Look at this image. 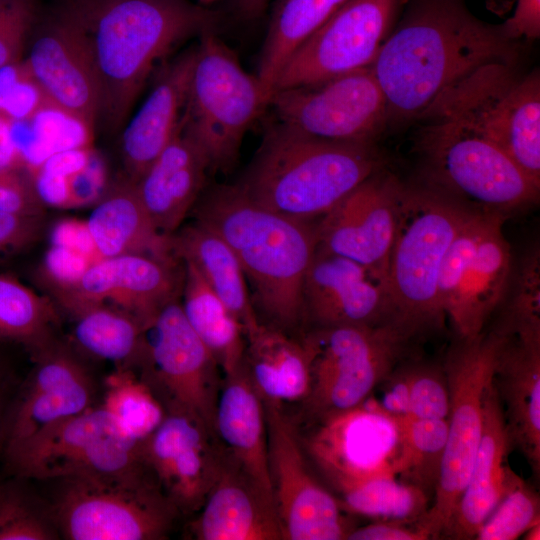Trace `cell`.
Masks as SVG:
<instances>
[{
    "label": "cell",
    "mask_w": 540,
    "mask_h": 540,
    "mask_svg": "<svg viewBox=\"0 0 540 540\" xmlns=\"http://www.w3.org/2000/svg\"><path fill=\"white\" fill-rule=\"evenodd\" d=\"M214 432L225 458L274 504L264 402L243 362L223 376Z\"/></svg>",
    "instance_id": "obj_27"
},
{
    "label": "cell",
    "mask_w": 540,
    "mask_h": 540,
    "mask_svg": "<svg viewBox=\"0 0 540 540\" xmlns=\"http://www.w3.org/2000/svg\"><path fill=\"white\" fill-rule=\"evenodd\" d=\"M21 170L0 169V211L41 216L42 204L36 197L29 176Z\"/></svg>",
    "instance_id": "obj_48"
},
{
    "label": "cell",
    "mask_w": 540,
    "mask_h": 540,
    "mask_svg": "<svg viewBox=\"0 0 540 540\" xmlns=\"http://www.w3.org/2000/svg\"><path fill=\"white\" fill-rule=\"evenodd\" d=\"M472 212L423 185H403L388 287L394 322L414 335L444 320L437 295L441 264Z\"/></svg>",
    "instance_id": "obj_5"
},
{
    "label": "cell",
    "mask_w": 540,
    "mask_h": 540,
    "mask_svg": "<svg viewBox=\"0 0 540 540\" xmlns=\"http://www.w3.org/2000/svg\"><path fill=\"white\" fill-rule=\"evenodd\" d=\"M195 215L235 253L259 321L301 336L302 289L317 249L316 223L267 209L236 184L209 189L198 201Z\"/></svg>",
    "instance_id": "obj_2"
},
{
    "label": "cell",
    "mask_w": 540,
    "mask_h": 540,
    "mask_svg": "<svg viewBox=\"0 0 540 540\" xmlns=\"http://www.w3.org/2000/svg\"><path fill=\"white\" fill-rule=\"evenodd\" d=\"M40 217L0 211V258L26 248L38 238Z\"/></svg>",
    "instance_id": "obj_50"
},
{
    "label": "cell",
    "mask_w": 540,
    "mask_h": 540,
    "mask_svg": "<svg viewBox=\"0 0 540 540\" xmlns=\"http://www.w3.org/2000/svg\"><path fill=\"white\" fill-rule=\"evenodd\" d=\"M415 336L394 321L308 329L311 383L301 403L306 421L356 407L389 378Z\"/></svg>",
    "instance_id": "obj_10"
},
{
    "label": "cell",
    "mask_w": 540,
    "mask_h": 540,
    "mask_svg": "<svg viewBox=\"0 0 540 540\" xmlns=\"http://www.w3.org/2000/svg\"><path fill=\"white\" fill-rule=\"evenodd\" d=\"M304 331L394 321L388 282L346 257L316 249L302 289Z\"/></svg>",
    "instance_id": "obj_23"
},
{
    "label": "cell",
    "mask_w": 540,
    "mask_h": 540,
    "mask_svg": "<svg viewBox=\"0 0 540 540\" xmlns=\"http://www.w3.org/2000/svg\"><path fill=\"white\" fill-rule=\"evenodd\" d=\"M504 333L496 327L472 338H458L447 354L448 435L433 505L423 516L432 535L446 534L469 479L483 425V395L492 380Z\"/></svg>",
    "instance_id": "obj_11"
},
{
    "label": "cell",
    "mask_w": 540,
    "mask_h": 540,
    "mask_svg": "<svg viewBox=\"0 0 540 540\" xmlns=\"http://www.w3.org/2000/svg\"><path fill=\"white\" fill-rule=\"evenodd\" d=\"M501 403L491 380L483 395V425L468 482L445 535L474 538L500 501L523 479L507 464L511 448Z\"/></svg>",
    "instance_id": "obj_25"
},
{
    "label": "cell",
    "mask_w": 540,
    "mask_h": 540,
    "mask_svg": "<svg viewBox=\"0 0 540 540\" xmlns=\"http://www.w3.org/2000/svg\"><path fill=\"white\" fill-rule=\"evenodd\" d=\"M518 41L474 16L464 0H406L371 64L387 126L419 122L446 92L493 63H518Z\"/></svg>",
    "instance_id": "obj_1"
},
{
    "label": "cell",
    "mask_w": 540,
    "mask_h": 540,
    "mask_svg": "<svg viewBox=\"0 0 540 540\" xmlns=\"http://www.w3.org/2000/svg\"><path fill=\"white\" fill-rule=\"evenodd\" d=\"M92 152V147L57 152L49 156L39 166L33 169H39L46 173L70 178L88 164Z\"/></svg>",
    "instance_id": "obj_56"
},
{
    "label": "cell",
    "mask_w": 540,
    "mask_h": 540,
    "mask_svg": "<svg viewBox=\"0 0 540 540\" xmlns=\"http://www.w3.org/2000/svg\"><path fill=\"white\" fill-rule=\"evenodd\" d=\"M33 359L10 407L2 452L93 406V378L68 347L56 341Z\"/></svg>",
    "instance_id": "obj_24"
},
{
    "label": "cell",
    "mask_w": 540,
    "mask_h": 540,
    "mask_svg": "<svg viewBox=\"0 0 540 540\" xmlns=\"http://www.w3.org/2000/svg\"><path fill=\"white\" fill-rule=\"evenodd\" d=\"M394 415L400 434L396 476L426 492L435 490L447 442L448 420Z\"/></svg>",
    "instance_id": "obj_39"
},
{
    "label": "cell",
    "mask_w": 540,
    "mask_h": 540,
    "mask_svg": "<svg viewBox=\"0 0 540 540\" xmlns=\"http://www.w3.org/2000/svg\"><path fill=\"white\" fill-rule=\"evenodd\" d=\"M57 310L49 297L0 274V342L18 344L36 357L57 341Z\"/></svg>",
    "instance_id": "obj_37"
},
{
    "label": "cell",
    "mask_w": 540,
    "mask_h": 540,
    "mask_svg": "<svg viewBox=\"0 0 540 540\" xmlns=\"http://www.w3.org/2000/svg\"><path fill=\"white\" fill-rule=\"evenodd\" d=\"M506 216L472 212L441 264L437 295L441 313L458 338H472L502 302L512 273Z\"/></svg>",
    "instance_id": "obj_13"
},
{
    "label": "cell",
    "mask_w": 540,
    "mask_h": 540,
    "mask_svg": "<svg viewBox=\"0 0 540 540\" xmlns=\"http://www.w3.org/2000/svg\"><path fill=\"white\" fill-rule=\"evenodd\" d=\"M524 539L526 540H539L540 539V524H536L530 527L525 533Z\"/></svg>",
    "instance_id": "obj_61"
},
{
    "label": "cell",
    "mask_w": 540,
    "mask_h": 540,
    "mask_svg": "<svg viewBox=\"0 0 540 540\" xmlns=\"http://www.w3.org/2000/svg\"><path fill=\"white\" fill-rule=\"evenodd\" d=\"M96 260L75 250L50 245L42 263L44 276L51 291L76 283Z\"/></svg>",
    "instance_id": "obj_47"
},
{
    "label": "cell",
    "mask_w": 540,
    "mask_h": 540,
    "mask_svg": "<svg viewBox=\"0 0 540 540\" xmlns=\"http://www.w3.org/2000/svg\"><path fill=\"white\" fill-rule=\"evenodd\" d=\"M142 441L101 405L55 422L2 454L10 473L23 479L119 475L146 470Z\"/></svg>",
    "instance_id": "obj_12"
},
{
    "label": "cell",
    "mask_w": 540,
    "mask_h": 540,
    "mask_svg": "<svg viewBox=\"0 0 540 540\" xmlns=\"http://www.w3.org/2000/svg\"><path fill=\"white\" fill-rule=\"evenodd\" d=\"M145 469L180 514L196 513L223 464L217 438L201 420L165 412L141 443Z\"/></svg>",
    "instance_id": "obj_21"
},
{
    "label": "cell",
    "mask_w": 540,
    "mask_h": 540,
    "mask_svg": "<svg viewBox=\"0 0 540 540\" xmlns=\"http://www.w3.org/2000/svg\"><path fill=\"white\" fill-rule=\"evenodd\" d=\"M383 164L375 143L320 140L276 122L236 185L267 209L314 222Z\"/></svg>",
    "instance_id": "obj_4"
},
{
    "label": "cell",
    "mask_w": 540,
    "mask_h": 540,
    "mask_svg": "<svg viewBox=\"0 0 540 540\" xmlns=\"http://www.w3.org/2000/svg\"><path fill=\"white\" fill-rule=\"evenodd\" d=\"M24 61H18L0 68V112L7 92L27 72Z\"/></svg>",
    "instance_id": "obj_59"
},
{
    "label": "cell",
    "mask_w": 540,
    "mask_h": 540,
    "mask_svg": "<svg viewBox=\"0 0 540 540\" xmlns=\"http://www.w3.org/2000/svg\"><path fill=\"white\" fill-rule=\"evenodd\" d=\"M137 369L165 412L193 416L214 432L223 374L188 323L179 297L144 326Z\"/></svg>",
    "instance_id": "obj_14"
},
{
    "label": "cell",
    "mask_w": 540,
    "mask_h": 540,
    "mask_svg": "<svg viewBox=\"0 0 540 540\" xmlns=\"http://www.w3.org/2000/svg\"><path fill=\"white\" fill-rule=\"evenodd\" d=\"M48 99L28 70L7 92L0 115L12 122L33 117Z\"/></svg>",
    "instance_id": "obj_49"
},
{
    "label": "cell",
    "mask_w": 540,
    "mask_h": 540,
    "mask_svg": "<svg viewBox=\"0 0 540 540\" xmlns=\"http://www.w3.org/2000/svg\"><path fill=\"white\" fill-rule=\"evenodd\" d=\"M420 123V185L476 212L506 216L536 203L540 185L497 145L453 121Z\"/></svg>",
    "instance_id": "obj_6"
},
{
    "label": "cell",
    "mask_w": 540,
    "mask_h": 540,
    "mask_svg": "<svg viewBox=\"0 0 540 540\" xmlns=\"http://www.w3.org/2000/svg\"><path fill=\"white\" fill-rule=\"evenodd\" d=\"M34 193L42 205L73 208L70 178L46 173L39 169L27 171Z\"/></svg>",
    "instance_id": "obj_53"
},
{
    "label": "cell",
    "mask_w": 540,
    "mask_h": 540,
    "mask_svg": "<svg viewBox=\"0 0 540 540\" xmlns=\"http://www.w3.org/2000/svg\"><path fill=\"white\" fill-rule=\"evenodd\" d=\"M13 381L10 372L0 361V452L2 453L3 441L7 418L14 397L11 398Z\"/></svg>",
    "instance_id": "obj_58"
},
{
    "label": "cell",
    "mask_w": 540,
    "mask_h": 540,
    "mask_svg": "<svg viewBox=\"0 0 540 540\" xmlns=\"http://www.w3.org/2000/svg\"><path fill=\"white\" fill-rule=\"evenodd\" d=\"M73 339L89 355L114 362L117 369H137L144 326L131 315L106 305H90L68 313Z\"/></svg>",
    "instance_id": "obj_36"
},
{
    "label": "cell",
    "mask_w": 540,
    "mask_h": 540,
    "mask_svg": "<svg viewBox=\"0 0 540 540\" xmlns=\"http://www.w3.org/2000/svg\"><path fill=\"white\" fill-rule=\"evenodd\" d=\"M194 57L192 48L160 71L149 95L124 129L121 151L133 182L180 132Z\"/></svg>",
    "instance_id": "obj_29"
},
{
    "label": "cell",
    "mask_w": 540,
    "mask_h": 540,
    "mask_svg": "<svg viewBox=\"0 0 540 540\" xmlns=\"http://www.w3.org/2000/svg\"><path fill=\"white\" fill-rule=\"evenodd\" d=\"M24 62L49 102L94 128L99 114L98 81L75 2L39 26Z\"/></svg>",
    "instance_id": "obj_22"
},
{
    "label": "cell",
    "mask_w": 540,
    "mask_h": 540,
    "mask_svg": "<svg viewBox=\"0 0 540 540\" xmlns=\"http://www.w3.org/2000/svg\"><path fill=\"white\" fill-rule=\"evenodd\" d=\"M492 381L511 446L518 448L539 474L540 335L504 333Z\"/></svg>",
    "instance_id": "obj_26"
},
{
    "label": "cell",
    "mask_w": 540,
    "mask_h": 540,
    "mask_svg": "<svg viewBox=\"0 0 540 540\" xmlns=\"http://www.w3.org/2000/svg\"><path fill=\"white\" fill-rule=\"evenodd\" d=\"M200 36L181 130L201 149L210 171L227 172L269 100L257 76L243 68L211 29Z\"/></svg>",
    "instance_id": "obj_8"
},
{
    "label": "cell",
    "mask_w": 540,
    "mask_h": 540,
    "mask_svg": "<svg viewBox=\"0 0 540 540\" xmlns=\"http://www.w3.org/2000/svg\"><path fill=\"white\" fill-rule=\"evenodd\" d=\"M70 188L73 208L96 204L108 190L105 163L94 150L88 164L70 177Z\"/></svg>",
    "instance_id": "obj_51"
},
{
    "label": "cell",
    "mask_w": 540,
    "mask_h": 540,
    "mask_svg": "<svg viewBox=\"0 0 540 540\" xmlns=\"http://www.w3.org/2000/svg\"><path fill=\"white\" fill-rule=\"evenodd\" d=\"M86 222L100 258L144 254L179 259L172 236L156 228L130 179L107 190Z\"/></svg>",
    "instance_id": "obj_31"
},
{
    "label": "cell",
    "mask_w": 540,
    "mask_h": 540,
    "mask_svg": "<svg viewBox=\"0 0 540 540\" xmlns=\"http://www.w3.org/2000/svg\"><path fill=\"white\" fill-rule=\"evenodd\" d=\"M395 387L387 394L385 410L413 418L447 419L450 409L449 388L444 368L414 365L399 373Z\"/></svg>",
    "instance_id": "obj_41"
},
{
    "label": "cell",
    "mask_w": 540,
    "mask_h": 540,
    "mask_svg": "<svg viewBox=\"0 0 540 540\" xmlns=\"http://www.w3.org/2000/svg\"><path fill=\"white\" fill-rule=\"evenodd\" d=\"M176 256L190 262L211 290L245 328L260 321L255 312L243 269L227 242L215 231L195 221L172 235Z\"/></svg>",
    "instance_id": "obj_33"
},
{
    "label": "cell",
    "mask_w": 540,
    "mask_h": 540,
    "mask_svg": "<svg viewBox=\"0 0 540 540\" xmlns=\"http://www.w3.org/2000/svg\"><path fill=\"white\" fill-rule=\"evenodd\" d=\"M340 495L343 510L379 520L417 521L428 510L427 492L394 476L369 479Z\"/></svg>",
    "instance_id": "obj_40"
},
{
    "label": "cell",
    "mask_w": 540,
    "mask_h": 540,
    "mask_svg": "<svg viewBox=\"0 0 540 540\" xmlns=\"http://www.w3.org/2000/svg\"><path fill=\"white\" fill-rule=\"evenodd\" d=\"M208 161L201 149L180 132L159 154L135 186L156 228L172 236L204 188Z\"/></svg>",
    "instance_id": "obj_30"
},
{
    "label": "cell",
    "mask_w": 540,
    "mask_h": 540,
    "mask_svg": "<svg viewBox=\"0 0 540 540\" xmlns=\"http://www.w3.org/2000/svg\"><path fill=\"white\" fill-rule=\"evenodd\" d=\"M432 536L422 522L380 520L358 528H352L348 540H426Z\"/></svg>",
    "instance_id": "obj_52"
},
{
    "label": "cell",
    "mask_w": 540,
    "mask_h": 540,
    "mask_svg": "<svg viewBox=\"0 0 540 540\" xmlns=\"http://www.w3.org/2000/svg\"><path fill=\"white\" fill-rule=\"evenodd\" d=\"M188 525L197 540H282L273 502L223 455L220 472Z\"/></svg>",
    "instance_id": "obj_28"
},
{
    "label": "cell",
    "mask_w": 540,
    "mask_h": 540,
    "mask_svg": "<svg viewBox=\"0 0 540 540\" xmlns=\"http://www.w3.org/2000/svg\"><path fill=\"white\" fill-rule=\"evenodd\" d=\"M243 364L265 401L302 403L308 396L310 357L301 336L260 322L246 334Z\"/></svg>",
    "instance_id": "obj_32"
},
{
    "label": "cell",
    "mask_w": 540,
    "mask_h": 540,
    "mask_svg": "<svg viewBox=\"0 0 540 540\" xmlns=\"http://www.w3.org/2000/svg\"><path fill=\"white\" fill-rule=\"evenodd\" d=\"M515 289L496 326L504 333L540 334V255L533 248L519 266Z\"/></svg>",
    "instance_id": "obj_44"
},
{
    "label": "cell",
    "mask_w": 540,
    "mask_h": 540,
    "mask_svg": "<svg viewBox=\"0 0 540 540\" xmlns=\"http://www.w3.org/2000/svg\"><path fill=\"white\" fill-rule=\"evenodd\" d=\"M49 502L20 477L0 482V540L60 539Z\"/></svg>",
    "instance_id": "obj_43"
},
{
    "label": "cell",
    "mask_w": 540,
    "mask_h": 540,
    "mask_svg": "<svg viewBox=\"0 0 540 540\" xmlns=\"http://www.w3.org/2000/svg\"><path fill=\"white\" fill-rule=\"evenodd\" d=\"M346 1L275 0L256 74L268 100L291 55Z\"/></svg>",
    "instance_id": "obj_35"
},
{
    "label": "cell",
    "mask_w": 540,
    "mask_h": 540,
    "mask_svg": "<svg viewBox=\"0 0 540 540\" xmlns=\"http://www.w3.org/2000/svg\"><path fill=\"white\" fill-rule=\"evenodd\" d=\"M55 480L49 504L67 540L166 539L180 515L146 470Z\"/></svg>",
    "instance_id": "obj_9"
},
{
    "label": "cell",
    "mask_w": 540,
    "mask_h": 540,
    "mask_svg": "<svg viewBox=\"0 0 540 540\" xmlns=\"http://www.w3.org/2000/svg\"><path fill=\"white\" fill-rule=\"evenodd\" d=\"M88 37L99 88L98 119L123 123L159 60L194 34L210 30L215 13L189 0L75 1Z\"/></svg>",
    "instance_id": "obj_3"
},
{
    "label": "cell",
    "mask_w": 540,
    "mask_h": 540,
    "mask_svg": "<svg viewBox=\"0 0 540 540\" xmlns=\"http://www.w3.org/2000/svg\"><path fill=\"white\" fill-rule=\"evenodd\" d=\"M203 1H212V0H203Z\"/></svg>",
    "instance_id": "obj_62"
},
{
    "label": "cell",
    "mask_w": 540,
    "mask_h": 540,
    "mask_svg": "<svg viewBox=\"0 0 540 540\" xmlns=\"http://www.w3.org/2000/svg\"><path fill=\"white\" fill-rule=\"evenodd\" d=\"M0 169H24L23 161L13 139L12 121L3 115H0Z\"/></svg>",
    "instance_id": "obj_57"
},
{
    "label": "cell",
    "mask_w": 540,
    "mask_h": 540,
    "mask_svg": "<svg viewBox=\"0 0 540 540\" xmlns=\"http://www.w3.org/2000/svg\"><path fill=\"white\" fill-rule=\"evenodd\" d=\"M181 262L184 270L180 300L183 313L219 365L223 376L230 374L243 362L245 328L197 269L188 261Z\"/></svg>",
    "instance_id": "obj_34"
},
{
    "label": "cell",
    "mask_w": 540,
    "mask_h": 540,
    "mask_svg": "<svg viewBox=\"0 0 540 540\" xmlns=\"http://www.w3.org/2000/svg\"><path fill=\"white\" fill-rule=\"evenodd\" d=\"M536 524H540L539 496L522 480L500 501L474 538L514 540Z\"/></svg>",
    "instance_id": "obj_45"
},
{
    "label": "cell",
    "mask_w": 540,
    "mask_h": 540,
    "mask_svg": "<svg viewBox=\"0 0 540 540\" xmlns=\"http://www.w3.org/2000/svg\"><path fill=\"white\" fill-rule=\"evenodd\" d=\"M50 243L83 253L94 260L100 259L87 222L83 220L69 218L58 221L51 230Z\"/></svg>",
    "instance_id": "obj_54"
},
{
    "label": "cell",
    "mask_w": 540,
    "mask_h": 540,
    "mask_svg": "<svg viewBox=\"0 0 540 540\" xmlns=\"http://www.w3.org/2000/svg\"><path fill=\"white\" fill-rule=\"evenodd\" d=\"M405 2L347 0L291 55L273 92L323 82L371 66Z\"/></svg>",
    "instance_id": "obj_18"
},
{
    "label": "cell",
    "mask_w": 540,
    "mask_h": 540,
    "mask_svg": "<svg viewBox=\"0 0 540 540\" xmlns=\"http://www.w3.org/2000/svg\"><path fill=\"white\" fill-rule=\"evenodd\" d=\"M307 422L308 432L298 433L303 451L339 493L375 477H397L398 423L377 401Z\"/></svg>",
    "instance_id": "obj_15"
},
{
    "label": "cell",
    "mask_w": 540,
    "mask_h": 540,
    "mask_svg": "<svg viewBox=\"0 0 540 540\" xmlns=\"http://www.w3.org/2000/svg\"><path fill=\"white\" fill-rule=\"evenodd\" d=\"M178 260L144 254L103 257L93 262L76 283L52 293L68 313L90 305H106L145 326L181 294L184 270Z\"/></svg>",
    "instance_id": "obj_19"
},
{
    "label": "cell",
    "mask_w": 540,
    "mask_h": 540,
    "mask_svg": "<svg viewBox=\"0 0 540 540\" xmlns=\"http://www.w3.org/2000/svg\"><path fill=\"white\" fill-rule=\"evenodd\" d=\"M403 185L384 168L367 178L316 222L317 248L351 259L388 282Z\"/></svg>",
    "instance_id": "obj_20"
},
{
    "label": "cell",
    "mask_w": 540,
    "mask_h": 540,
    "mask_svg": "<svg viewBox=\"0 0 540 540\" xmlns=\"http://www.w3.org/2000/svg\"><path fill=\"white\" fill-rule=\"evenodd\" d=\"M268 105L277 122L325 141L375 143L387 127L385 98L370 66L275 90Z\"/></svg>",
    "instance_id": "obj_16"
},
{
    "label": "cell",
    "mask_w": 540,
    "mask_h": 540,
    "mask_svg": "<svg viewBox=\"0 0 540 540\" xmlns=\"http://www.w3.org/2000/svg\"><path fill=\"white\" fill-rule=\"evenodd\" d=\"M32 21L24 0H0V68L21 60Z\"/></svg>",
    "instance_id": "obj_46"
},
{
    "label": "cell",
    "mask_w": 540,
    "mask_h": 540,
    "mask_svg": "<svg viewBox=\"0 0 540 540\" xmlns=\"http://www.w3.org/2000/svg\"><path fill=\"white\" fill-rule=\"evenodd\" d=\"M102 405L139 441L148 437L165 416L162 404L132 370L117 369L108 376Z\"/></svg>",
    "instance_id": "obj_42"
},
{
    "label": "cell",
    "mask_w": 540,
    "mask_h": 540,
    "mask_svg": "<svg viewBox=\"0 0 540 540\" xmlns=\"http://www.w3.org/2000/svg\"><path fill=\"white\" fill-rule=\"evenodd\" d=\"M513 40H536L540 37V0H517L513 15L500 24Z\"/></svg>",
    "instance_id": "obj_55"
},
{
    "label": "cell",
    "mask_w": 540,
    "mask_h": 540,
    "mask_svg": "<svg viewBox=\"0 0 540 540\" xmlns=\"http://www.w3.org/2000/svg\"><path fill=\"white\" fill-rule=\"evenodd\" d=\"M268 464L275 510L286 540H343L352 530L342 507L310 472L295 422L265 401Z\"/></svg>",
    "instance_id": "obj_17"
},
{
    "label": "cell",
    "mask_w": 540,
    "mask_h": 540,
    "mask_svg": "<svg viewBox=\"0 0 540 540\" xmlns=\"http://www.w3.org/2000/svg\"><path fill=\"white\" fill-rule=\"evenodd\" d=\"M270 0H235L238 11L246 18L259 16Z\"/></svg>",
    "instance_id": "obj_60"
},
{
    "label": "cell",
    "mask_w": 540,
    "mask_h": 540,
    "mask_svg": "<svg viewBox=\"0 0 540 540\" xmlns=\"http://www.w3.org/2000/svg\"><path fill=\"white\" fill-rule=\"evenodd\" d=\"M518 63H493L464 78L419 121L459 123L504 151L540 185V75Z\"/></svg>",
    "instance_id": "obj_7"
},
{
    "label": "cell",
    "mask_w": 540,
    "mask_h": 540,
    "mask_svg": "<svg viewBox=\"0 0 540 540\" xmlns=\"http://www.w3.org/2000/svg\"><path fill=\"white\" fill-rule=\"evenodd\" d=\"M93 127L47 102L33 117L12 122V134L26 171L64 150L92 147Z\"/></svg>",
    "instance_id": "obj_38"
}]
</instances>
